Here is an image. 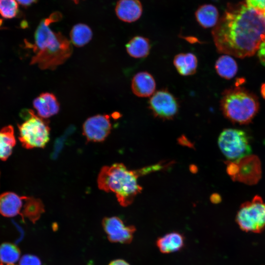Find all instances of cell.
Masks as SVG:
<instances>
[{
  "label": "cell",
  "mask_w": 265,
  "mask_h": 265,
  "mask_svg": "<svg viewBox=\"0 0 265 265\" xmlns=\"http://www.w3.org/2000/svg\"><path fill=\"white\" fill-rule=\"evenodd\" d=\"M19 248L15 244L4 242L0 245V261L3 264H14L20 257Z\"/></svg>",
  "instance_id": "603a6c76"
},
{
  "label": "cell",
  "mask_w": 265,
  "mask_h": 265,
  "mask_svg": "<svg viewBox=\"0 0 265 265\" xmlns=\"http://www.w3.org/2000/svg\"><path fill=\"white\" fill-rule=\"evenodd\" d=\"M173 63L181 75L187 76L196 73L198 60L195 55L192 53H180L175 55Z\"/></svg>",
  "instance_id": "e0dca14e"
},
{
  "label": "cell",
  "mask_w": 265,
  "mask_h": 265,
  "mask_svg": "<svg viewBox=\"0 0 265 265\" xmlns=\"http://www.w3.org/2000/svg\"><path fill=\"white\" fill-rule=\"evenodd\" d=\"M92 31L89 26L84 24L75 25L72 28L70 36L71 42L78 47L87 44L92 38Z\"/></svg>",
  "instance_id": "44dd1931"
},
{
  "label": "cell",
  "mask_w": 265,
  "mask_h": 265,
  "mask_svg": "<svg viewBox=\"0 0 265 265\" xmlns=\"http://www.w3.org/2000/svg\"><path fill=\"white\" fill-rule=\"evenodd\" d=\"M212 35L219 53L239 58L250 56L265 37V19L262 12L245 2L230 4Z\"/></svg>",
  "instance_id": "6da1fadb"
},
{
  "label": "cell",
  "mask_w": 265,
  "mask_h": 265,
  "mask_svg": "<svg viewBox=\"0 0 265 265\" xmlns=\"http://www.w3.org/2000/svg\"><path fill=\"white\" fill-rule=\"evenodd\" d=\"M128 53L135 58H144L149 54L151 45L149 40L141 36H136L126 45Z\"/></svg>",
  "instance_id": "ac0fdd59"
},
{
  "label": "cell",
  "mask_w": 265,
  "mask_h": 265,
  "mask_svg": "<svg viewBox=\"0 0 265 265\" xmlns=\"http://www.w3.org/2000/svg\"><path fill=\"white\" fill-rule=\"evenodd\" d=\"M263 15H264V17H265V11H264V12L263 13Z\"/></svg>",
  "instance_id": "d6a6232c"
},
{
  "label": "cell",
  "mask_w": 265,
  "mask_h": 265,
  "mask_svg": "<svg viewBox=\"0 0 265 265\" xmlns=\"http://www.w3.org/2000/svg\"><path fill=\"white\" fill-rule=\"evenodd\" d=\"M218 144L223 154L232 162L238 161L251 153L247 135L240 130L225 129L219 135Z\"/></svg>",
  "instance_id": "8992f818"
},
{
  "label": "cell",
  "mask_w": 265,
  "mask_h": 265,
  "mask_svg": "<svg viewBox=\"0 0 265 265\" xmlns=\"http://www.w3.org/2000/svg\"><path fill=\"white\" fill-rule=\"evenodd\" d=\"M22 116L24 121L18 125V129L22 145L26 149L45 147L50 140L49 121L36 115L31 109H25Z\"/></svg>",
  "instance_id": "5b68a950"
},
{
  "label": "cell",
  "mask_w": 265,
  "mask_h": 265,
  "mask_svg": "<svg viewBox=\"0 0 265 265\" xmlns=\"http://www.w3.org/2000/svg\"><path fill=\"white\" fill-rule=\"evenodd\" d=\"M73 0L76 3H78L79 1V0Z\"/></svg>",
  "instance_id": "4dcf8cb0"
},
{
  "label": "cell",
  "mask_w": 265,
  "mask_h": 265,
  "mask_svg": "<svg viewBox=\"0 0 265 265\" xmlns=\"http://www.w3.org/2000/svg\"><path fill=\"white\" fill-rule=\"evenodd\" d=\"M220 107L228 119L243 124L253 118L258 111L259 104L253 94L245 88L237 87L223 92Z\"/></svg>",
  "instance_id": "277c9868"
},
{
  "label": "cell",
  "mask_w": 265,
  "mask_h": 265,
  "mask_svg": "<svg viewBox=\"0 0 265 265\" xmlns=\"http://www.w3.org/2000/svg\"><path fill=\"white\" fill-rule=\"evenodd\" d=\"M148 105L153 114L162 120L173 119L179 109L177 99L166 89L156 91L151 96Z\"/></svg>",
  "instance_id": "ba28073f"
},
{
  "label": "cell",
  "mask_w": 265,
  "mask_h": 265,
  "mask_svg": "<svg viewBox=\"0 0 265 265\" xmlns=\"http://www.w3.org/2000/svg\"><path fill=\"white\" fill-rule=\"evenodd\" d=\"M195 17L198 23L204 28L214 27L219 19L217 8L211 4L200 6L195 12Z\"/></svg>",
  "instance_id": "2e32d148"
},
{
  "label": "cell",
  "mask_w": 265,
  "mask_h": 265,
  "mask_svg": "<svg viewBox=\"0 0 265 265\" xmlns=\"http://www.w3.org/2000/svg\"><path fill=\"white\" fill-rule=\"evenodd\" d=\"M156 87L154 78L147 72L137 73L132 80V90L135 95L139 97L151 96L155 93Z\"/></svg>",
  "instance_id": "4fadbf2b"
},
{
  "label": "cell",
  "mask_w": 265,
  "mask_h": 265,
  "mask_svg": "<svg viewBox=\"0 0 265 265\" xmlns=\"http://www.w3.org/2000/svg\"><path fill=\"white\" fill-rule=\"evenodd\" d=\"M108 240L112 242L129 243L133 238L136 229L133 226H126L118 217H105L102 221Z\"/></svg>",
  "instance_id": "30bf717a"
},
{
  "label": "cell",
  "mask_w": 265,
  "mask_h": 265,
  "mask_svg": "<svg viewBox=\"0 0 265 265\" xmlns=\"http://www.w3.org/2000/svg\"><path fill=\"white\" fill-rule=\"evenodd\" d=\"M111 129L109 115L98 114L85 120L82 126V133L88 141L100 142L107 138Z\"/></svg>",
  "instance_id": "9c48e42d"
},
{
  "label": "cell",
  "mask_w": 265,
  "mask_h": 265,
  "mask_svg": "<svg viewBox=\"0 0 265 265\" xmlns=\"http://www.w3.org/2000/svg\"><path fill=\"white\" fill-rule=\"evenodd\" d=\"M236 221L243 231L261 233L265 228V203L262 198L256 195L251 201L243 203Z\"/></svg>",
  "instance_id": "52a82bcc"
},
{
  "label": "cell",
  "mask_w": 265,
  "mask_h": 265,
  "mask_svg": "<svg viewBox=\"0 0 265 265\" xmlns=\"http://www.w3.org/2000/svg\"><path fill=\"white\" fill-rule=\"evenodd\" d=\"M18 11L19 6L16 0H0V14L3 18H13Z\"/></svg>",
  "instance_id": "cb8c5ba5"
},
{
  "label": "cell",
  "mask_w": 265,
  "mask_h": 265,
  "mask_svg": "<svg viewBox=\"0 0 265 265\" xmlns=\"http://www.w3.org/2000/svg\"><path fill=\"white\" fill-rule=\"evenodd\" d=\"M156 245L162 253H173L183 248L185 245V238L179 233L171 232L158 238Z\"/></svg>",
  "instance_id": "9a60e30c"
},
{
  "label": "cell",
  "mask_w": 265,
  "mask_h": 265,
  "mask_svg": "<svg viewBox=\"0 0 265 265\" xmlns=\"http://www.w3.org/2000/svg\"><path fill=\"white\" fill-rule=\"evenodd\" d=\"M18 3L23 6H28L32 3L37 2L38 0H16Z\"/></svg>",
  "instance_id": "83f0119b"
},
{
  "label": "cell",
  "mask_w": 265,
  "mask_h": 265,
  "mask_svg": "<svg viewBox=\"0 0 265 265\" xmlns=\"http://www.w3.org/2000/svg\"><path fill=\"white\" fill-rule=\"evenodd\" d=\"M2 20H1V19H0V27L1 26V25H2Z\"/></svg>",
  "instance_id": "1f68e13d"
},
{
  "label": "cell",
  "mask_w": 265,
  "mask_h": 265,
  "mask_svg": "<svg viewBox=\"0 0 265 265\" xmlns=\"http://www.w3.org/2000/svg\"><path fill=\"white\" fill-rule=\"evenodd\" d=\"M44 212V206L40 200L26 196L22 213L23 218L25 216L34 223Z\"/></svg>",
  "instance_id": "7402d4cb"
},
{
  "label": "cell",
  "mask_w": 265,
  "mask_h": 265,
  "mask_svg": "<svg viewBox=\"0 0 265 265\" xmlns=\"http://www.w3.org/2000/svg\"><path fill=\"white\" fill-rule=\"evenodd\" d=\"M26 196H19L12 192H6L0 195V213L11 217L20 214L24 208Z\"/></svg>",
  "instance_id": "7c38bea8"
},
{
  "label": "cell",
  "mask_w": 265,
  "mask_h": 265,
  "mask_svg": "<svg viewBox=\"0 0 265 265\" xmlns=\"http://www.w3.org/2000/svg\"><path fill=\"white\" fill-rule=\"evenodd\" d=\"M142 12V5L139 0H119L115 7L117 17L127 23L138 20L141 16Z\"/></svg>",
  "instance_id": "8fae6325"
},
{
  "label": "cell",
  "mask_w": 265,
  "mask_h": 265,
  "mask_svg": "<svg viewBox=\"0 0 265 265\" xmlns=\"http://www.w3.org/2000/svg\"><path fill=\"white\" fill-rule=\"evenodd\" d=\"M61 18L62 14L55 12L41 21L35 32L34 44H27L35 53L30 64H36L42 70H53L71 56L73 52L71 42L61 32H55L50 27L51 24Z\"/></svg>",
  "instance_id": "7a4b0ae2"
},
{
  "label": "cell",
  "mask_w": 265,
  "mask_h": 265,
  "mask_svg": "<svg viewBox=\"0 0 265 265\" xmlns=\"http://www.w3.org/2000/svg\"><path fill=\"white\" fill-rule=\"evenodd\" d=\"M141 174L140 170H130L124 164L116 163L101 168L97 184L100 189L114 193L120 205L127 207L142 191L137 182Z\"/></svg>",
  "instance_id": "3957f363"
},
{
  "label": "cell",
  "mask_w": 265,
  "mask_h": 265,
  "mask_svg": "<svg viewBox=\"0 0 265 265\" xmlns=\"http://www.w3.org/2000/svg\"><path fill=\"white\" fill-rule=\"evenodd\" d=\"M16 144V139L12 126L9 125L0 130V159L6 160L11 155Z\"/></svg>",
  "instance_id": "d6986e66"
},
{
  "label": "cell",
  "mask_w": 265,
  "mask_h": 265,
  "mask_svg": "<svg viewBox=\"0 0 265 265\" xmlns=\"http://www.w3.org/2000/svg\"><path fill=\"white\" fill-rule=\"evenodd\" d=\"M19 265H42L39 258L33 255L26 254L20 260Z\"/></svg>",
  "instance_id": "d4e9b609"
},
{
  "label": "cell",
  "mask_w": 265,
  "mask_h": 265,
  "mask_svg": "<svg viewBox=\"0 0 265 265\" xmlns=\"http://www.w3.org/2000/svg\"><path fill=\"white\" fill-rule=\"evenodd\" d=\"M215 69L222 78L231 79L237 73L238 65L235 60L229 55L220 56L215 63Z\"/></svg>",
  "instance_id": "ffe728a7"
},
{
  "label": "cell",
  "mask_w": 265,
  "mask_h": 265,
  "mask_svg": "<svg viewBox=\"0 0 265 265\" xmlns=\"http://www.w3.org/2000/svg\"><path fill=\"white\" fill-rule=\"evenodd\" d=\"M33 106L38 115L44 119L56 114L60 108L59 103L55 96L49 92L42 93L34 99Z\"/></svg>",
  "instance_id": "5bb4252c"
},
{
  "label": "cell",
  "mask_w": 265,
  "mask_h": 265,
  "mask_svg": "<svg viewBox=\"0 0 265 265\" xmlns=\"http://www.w3.org/2000/svg\"><path fill=\"white\" fill-rule=\"evenodd\" d=\"M246 4L262 13L265 11V0H245Z\"/></svg>",
  "instance_id": "484cf974"
},
{
  "label": "cell",
  "mask_w": 265,
  "mask_h": 265,
  "mask_svg": "<svg viewBox=\"0 0 265 265\" xmlns=\"http://www.w3.org/2000/svg\"><path fill=\"white\" fill-rule=\"evenodd\" d=\"M257 52L261 63L265 66V37L263 39Z\"/></svg>",
  "instance_id": "4316f807"
},
{
  "label": "cell",
  "mask_w": 265,
  "mask_h": 265,
  "mask_svg": "<svg viewBox=\"0 0 265 265\" xmlns=\"http://www.w3.org/2000/svg\"><path fill=\"white\" fill-rule=\"evenodd\" d=\"M108 265H130L124 260L117 259L111 262Z\"/></svg>",
  "instance_id": "f1b7e54d"
},
{
  "label": "cell",
  "mask_w": 265,
  "mask_h": 265,
  "mask_svg": "<svg viewBox=\"0 0 265 265\" xmlns=\"http://www.w3.org/2000/svg\"><path fill=\"white\" fill-rule=\"evenodd\" d=\"M0 265H4L3 263H0ZM5 265H15L14 264H6Z\"/></svg>",
  "instance_id": "f546056e"
}]
</instances>
